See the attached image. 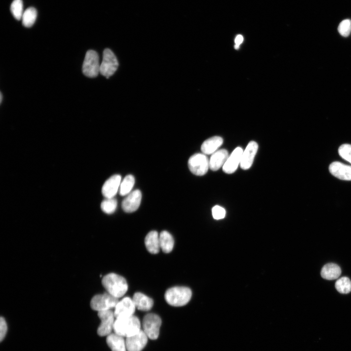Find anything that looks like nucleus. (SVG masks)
<instances>
[{"label":"nucleus","mask_w":351,"mask_h":351,"mask_svg":"<svg viewBox=\"0 0 351 351\" xmlns=\"http://www.w3.org/2000/svg\"><path fill=\"white\" fill-rule=\"evenodd\" d=\"M132 299L136 308L140 311H148L154 305L153 299L141 292H136Z\"/></svg>","instance_id":"obj_18"},{"label":"nucleus","mask_w":351,"mask_h":351,"mask_svg":"<svg viewBox=\"0 0 351 351\" xmlns=\"http://www.w3.org/2000/svg\"><path fill=\"white\" fill-rule=\"evenodd\" d=\"M7 331V325L5 319L1 317L0 319V340L2 341L5 338Z\"/></svg>","instance_id":"obj_32"},{"label":"nucleus","mask_w":351,"mask_h":351,"mask_svg":"<svg viewBox=\"0 0 351 351\" xmlns=\"http://www.w3.org/2000/svg\"><path fill=\"white\" fill-rule=\"evenodd\" d=\"M234 47L235 49H238L239 48V46L238 45L235 44Z\"/></svg>","instance_id":"obj_34"},{"label":"nucleus","mask_w":351,"mask_h":351,"mask_svg":"<svg viewBox=\"0 0 351 351\" xmlns=\"http://www.w3.org/2000/svg\"><path fill=\"white\" fill-rule=\"evenodd\" d=\"M243 150L240 147H236L229 156L222 167L223 171L226 174L234 173L240 164Z\"/></svg>","instance_id":"obj_15"},{"label":"nucleus","mask_w":351,"mask_h":351,"mask_svg":"<svg viewBox=\"0 0 351 351\" xmlns=\"http://www.w3.org/2000/svg\"><path fill=\"white\" fill-rule=\"evenodd\" d=\"M188 165L190 171L198 176L205 175L210 168L209 160L206 155L203 153L192 155L188 160Z\"/></svg>","instance_id":"obj_5"},{"label":"nucleus","mask_w":351,"mask_h":351,"mask_svg":"<svg viewBox=\"0 0 351 351\" xmlns=\"http://www.w3.org/2000/svg\"><path fill=\"white\" fill-rule=\"evenodd\" d=\"M100 65L97 53L94 50H88L85 55L82 65L84 75L89 78L96 77L100 73Z\"/></svg>","instance_id":"obj_7"},{"label":"nucleus","mask_w":351,"mask_h":351,"mask_svg":"<svg viewBox=\"0 0 351 351\" xmlns=\"http://www.w3.org/2000/svg\"><path fill=\"white\" fill-rule=\"evenodd\" d=\"M102 284L108 293L117 298L123 296L128 288L126 279L115 273H110L104 276L102 279Z\"/></svg>","instance_id":"obj_1"},{"label":"nucleus","mask_w":351,"mask_h":351,"mask_svg":"<svg viewBox=\"0 0 351 351\" xmlns=\"http://www.w3.org/2000/svg\"><path fill=\"white\" fill-rule=\"evenodd\" d=\"M145 245L147 251L153 254H157L160 249L159 234L156 231H152L145 238Z\"/></svg>","instance_id":"obj_21"},{"label":"nucleus","mask_w":351,"mask_h":351,"mask_svg":"<svg viewBox=\"0 0 351 351\" xmlns=\"http://www.w3.org/2000/svg\"><path fill=\"white\" fill-rule=\"evenodd\" d=\"M0 103H1V102H2V93H0Z\"/></svg>","instance_id":"obj_35"},{"label":"nucleus","mask_w":351,"mask_h":351,"mask_svg":"<svg viewBox=\"0 0 351 351\" xmlns=\"http://www.w3.org/2000/svg\"><path fill=\"white\" fill-rule=\"evenodd\" d=\"M223 142V138L219 136H214L205 140L201 145V150L205 155H211L216 152Z\"/></svg>","instance_id":"obj_20"},{"label":"nucleus","mask_w":351,"mask_h":351,"mask_svg":"<svg viewBox=\"0 0 351 351\" xmlns=\"http://www.w3.org/2000/svg\"><path fill=\"white\" fill-rule=\"evenodd\" d=\"M121 182V177L119 175H114L109 177L102 187V194L105 198L114 197L119 191Z\"/></svg>","instance_id":"obj_13"},{"label":"nucleus","mask_w":351,"mask_h":351,"mask_svg":"<svg viewBox=\"0 0 351 351\" xmlns=\"http://www.w3.org/2000/svg\"><path fill=\"white\" fill-rule=\"evenodd\" d=\"M225 210L221 206L216 205L212 208V215L215 219H223L225 216Z\"/></svg>","instance_id":"obj_31"},{"label":"nucleus","mask_w":351,"mask_h":351,"mask_svg":"<svg viewBox=\"0 0 351 351\" xmlns=\"http://www.w3.org/2000/svg\"><path fill=\"white\" fill-rule=\"evenodd\" d=\"M338 153L342 158L351 163V144H344L341 145L338 149Z\"/></svg>","instance_id":"obj_30"},{"label":"nucleus","mask_w":351,"mask_h":351,"mask_svg":"<svg viewBox=\"0 0 351 351\" xmlns=\"http://www.w3.org/2000/svg\"><path fill=\"white\" fill-rule=\"evenodd\" d=\"M118 302V298L107 292L93 296L90 302V306L93 310L98 312L115 308Z\"/></svg>","instance_id":"obj_4"},{"label":"nucleus","mask_w":351,"mask_h":351,"mask_svg":"<svg viewBox=\"0 0 351 351\" xmlns=\"http://www.w3.org/2000/svg\"><path fill=\"white\" fill-rule=\"evenodd\" d=\"M136 308L133 299L125 297L118 301L114 311L116 318L129 317L134 315Z\"/></svg>","instance_id":"obj_10"},{"label":"nucleus","mask_w":351,"mask_h":351,"mask_svg":"<svg viewBox=\"0 0 351 351\" xmlns=\"http://www.w3.org/2000/svg\"><path fill=\"white\" fill-rule=\"evenodd\" d=\"M117 202L116 198H105L101 203V209L102 211L107 214H112L117 209Z\"/></svg>","instance_id":"obj_27"},{"label":"nucleus","mask_w":351,"mask_h":351,"mask_svg":"<svg viewBox=\"0 0 351 351\" xmlns=\"http://www.w3.org/2000/svg\"><path fill=\"white\" fill-rule=\"evenodd\" d=\"M258 144L254 141H250L243 152L240 166L243 170H248L252 166L258 150Z\"/></svg>","instance_id":"obj_14"},{"label":"nucleus","mask_w":351,"mask_h":351,"mask_svg":"<svg viewBox=\"0 0 351 351\" xmlns=\"http://www.w3.org/2000/svg\"><path fill=\"white\" fill-rule=\"evenodd\" d=\"M135 183L134 176L132 175H127L120 183L119 194L121 196H126L132 192Z\"/></svg>","instance_id":"obj_24"},{"label":"nucleus","mask_w":351,"mask_h":351,"mask_svg":"<svg viewBox=\"0 0 351 351\" xmlns=\"http://www.w3.org/2000/svg\"><path fill=\"white\" fill-rule=\"evenodd\" d=\"M329 169L330 172L337 178L351 180V166L335 161L330 165Z\"/></svg>","instance_id":"obj_16"},{"label":"nucleus","mask_w":351,"mask_h":351,"mask_svg":"<svg viewBox=\"0 0 351 351\" xmlns=\"http://www.w3.org/2000/svg\"><path fill=\"white\" fill-rule=\"evenodd\" d=\"M106 342L112 351H127L124 337L115 332L107 336Z\"/></svg>","instance_id":"obj_19"},{"label":"nucleus","mask_w":351,"mask_h":351,"mask_svg":"<svg viewBox=\"0 0 351 351\" xmlns=\"http://www.w3.org/2000/svg\"><path fill=\"white\" fill-rule=\"evenodd\" d=\"M190 288L183 286H176L168 289L164 295L165 299L169 305L174 307H181L187 304L192 297Z\"/></svg>","instance_id":"obj_3"},{"label":"nucleus","mask_w":351,"mask_h":351,"mask_svg":"<svg viewBox=\"0 0 351 351\" xmlns=\"http://www.w3.org/2000/svg\"><path fill=\"white\" fill-rule=\"evenodd\" d=\"M335 287L340 293H348L351 292V281L347 277H342L336 281Z\"/></svg>","instance_id":"obj_26"},{"label":"nucleus","mask_w":351,"mask_h":351,"mask_svg":"<svg viewBox=\"0 0 351 351\" xmlns=\"http://www.w3.org/2000/svg\"><path fill=\"white\" fill-rule=\"evenodd\" d=\"M148 336L141 330L137 333L126 338V345L127 351H141L145 347L148 341Z\"/></svg>","instance_id":"obj_11"},{"label":"nucleus","mask_w":351,"mask_h":351,"mask_svg":"<svg viewBox=\"0 0 351 351\" xmlns=\"http://www.w3.org/2000/svg\"><path fill=\"white\" fill-rule=\"evenodd\" d=\"M142 194L139 190L132 191L126 195L122 202V208L126 213H132L139 208L141 201Z\"/></svg>","instance_id":"obj_12"},{"label":"nucleus","mask_w":351,"mask_h":351,"mask_svg":"<svg viewBox=\"0 0 351 351\" xmlns=\"http://www.w3.org/2000/svg\"><path fill=\"white\" fill-rule=\"evenodd\" d=\"M161 324V318L155 313H148L143 318V330L151 339L155 340L158 338Z\"/></svg>","instance_id":"obj_6"},{"label":"nucleus","mask_w":351,"mask_h":351,"mask_svg":"<svg viewBox=\"0 0 351 351\" xmlns=\"http://www.w3.org/2000/svg\"><path fill=\"white\" fill-rule=\"evenodd\" d=\"M37 17V11L36 8L30 7L23 12L22 16V22L26 27H31L35 23Z\"/></svg>","instance_id":"obj_25"},{"label":"nucleus","mask_w":351,"mask_h":351,"mask_svg":"<svg viewBox=\"0 0 351 351\" xmlns=\"http://www.w3.org/2000/svg\"><path fill=\"white\" fill-rule=\"evenodd\" d=\"M160 249L165 253H170L174 246V240L172 235L167 231H163L159 234Z\"/></svg>","instance_id":"obj_23"},{"label":"nucleus","mask_w":351,"mask_h":351,"mask_svg":"<svg viewBox=\"0 0 351 351\" xmlns=\"http://www.w3.org/2000/svg\"><path fill=\"white\" fill-rule=\"evenodd\" d=\"M228 152L225 149L217 150L212 156L209 160L210 169L216 171L223 167L229 157Z\"/></svg>","instance_id":"obj_17"},{"label":"nucleus","mask_w":351,"mask_h":351,"mask_svg":"<svg viewBox=\"0 0 351 351\" xmlns=\"http://www.w3.org/2000/svg\"><path fill=\"white\" fill-rule=\"evenodd\" d=\"M98 316L101 323L98 327L97 333L100 336H108L114 330L116 318L114 312L111 310L98 312Z\"/></svg>","instance_id":"obj_9"},{"label":"nucleus","mask_w":351,"mask_h":351,"mask_svg":"<svg viewBox=\"0 0 351 351\" xmlns=\"http://www.w3.org/2000/svg\"><path fill=\"white\" fill-rule=\"evenodd\" d=\"M139 319L136 316L116 318L114 332L126 338L137 333L141 329Z\"/></svg>","instance_id":"obj_2"},{"label":"nucleus","mask_w":351,"mask_h":351,"mask_svg":"<svg viewBox=\"0 0 351 351\" xmlns=\"http://www.w3.org/2000/svg\"><path fill=\"white\" fill-rule=\"evenodd\" d=\"M338 31L341 36L344 37L349 36L351 32V20L346 19L342 20L338 27Z\"/></svg>","instance_id":"obj_29"},{"label":"nucleus","mask_w":351,"mask_h":351,"mask_svg":"<svg viewBox=\"0 0 351 351\" xmlns=\"http://www.w3.org/2000/svg\"><path fill=\"white\" fill-rule=\"evenodd\" d=\"M10 10L13 17L16 20H21L24 12L22 0H14L11 4Z\"/></svg>","instance_id":"obj_28"},{"label":"nucleus","mask_w":351,"mask_h":351,"mask_svg":"<svg viewBox=\"0 0 351 351\" xmlns=\"http://www.w3.org/2000/svg\"><path fill=\"white\" fill-rule=\"evenodd\" d=\"M243 41V37L241 35H238L236 37L234 42L235 44L240 45Z\"/></svg>","instance_id":"obj_33"},{"label":"nucleus","mask_w":351,"mask_h":351,"mask_svg":"<svg viewBox=\"0 0 351 351\" xmlns=\"http://www.w3.org/2000/svg\"><path fill=\"white\" fill-rule=\"evenodd\" d=\"M341 273L340 267L334 263H328L324 265L321 271V276L327 280H334L339 277Z\"/></svg>","instance_id":"obj_22"},{"label":"nucleus","mask_w":351,"mask_h":351,"mask_svg":"<svg viewBox=\"0 0 351 351\" xmlns=\"http://www.w3.org/2000/svg\"><path fill=\"white\" fill-rule=\"evenodd\" d=\"M118 66V61L115 54L110 49H105L100 65V73L108 78L115 73Z\"/></svg>","instance_id":"obj_8"}]
</instances>
